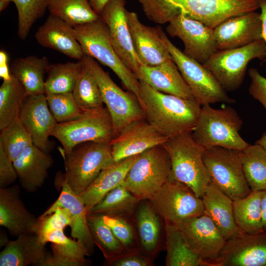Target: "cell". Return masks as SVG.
Wrapping results in <instances>:
<instances>
[{
    "mask_svg": "<svg viewBox=\"0 0 266 266\" xmlns=\"http://www.w3.org/2000/svg\"><path fill=\"white\" fill-rule=\"evenodd\" d=\"M19 119L31 134L33 144L50 153L54 144L49 138L57 122L49 108L45 95H28Z\"/></svg>",
    "mask_w": 266,
    "mask_h": 266,
    "instance_id": "obj_19",
    "label": "cell"
},
{
    "mask_svg": "<svg viewBox=\"0 0 266 266\" xmlns=\"http://www.w3.org/2000/svg\"><path fill=\"white\" fill-rule=\"evenodd\" d=\"M12 0H0V11H3L7 7Z\"/></svg>",
    "mask_w": 266,
    "mask_h": 266,
    "instance_id": "obj_55",
    "label": "cell"
},
{
    "mask_svg": "<svg viewBox=\"0 0 266 266\" xmlns=\"http://www.w3.org/2000/svg\"><path fill=\"white\" fill-rule=\"evenodd\" d=\"M12 74L7 65V56L5 52H0V77L3 80L11 78Z\"/></svg>",
    "mask_w": 266,
    "mask_h": 266,
    "instance_id": "obj_50",
    "label": "cell"
},
{
    "mask_svg": "<svg viewBox=\"0 0 266 266\" xmlns=\"http://www.w3.org/2000/svg\"><path fill=\"white\" fill-rule=\"evenodd\" d=\"M87 218L94 242L101 250L107 263L129 253L104 222L101 214L88 213Z\"/></svg>",
    "mask_w": 266,
    "mask_h": 266,
    "instance_id": "obj_38",
    "label": "cell"
},
{
    "mask_svg": "<svg viewBox=\"0 0 266 266\" xmlns=\"http://www.w3.org/2000/svg\"><path fill=\"white\" fill-rule=\"evenodd\" d=\"M47 58L31 55L13 60L11 73L24 86L28 95L45 94L44 74L50 66Z\"/></svg>",
    "mask_w": 266,
    "mask_h": 266,
    "instance_id": "obj_32",
    "label": "cell"
},
{
    "mask_svg": "<svg viewBox=\"0 0 266 266\" xmlns=\"http://www.w3.org/2000/svg\"><path fill=\"white\" fill-rule=\"evenodd\" d=\"M162 145L170 160L169 178L186 184L201 198L211 182L203 160L205 148L194 140L192 132L170 137Z\"/></svg>",
    "mask_w": 266,
    "mask_h": 266,
    "instance_id": "obj_2",
    "label": "cell"
},
{
    "mask_svg": "<svg viewBox=\"0 0 266 266\" xmlns=\"http://www.w3.org/2000/svg\"><path fill=\"white\" fill-rule=\"evenodd\" d=\"M93 10L98 15L110 0H88Z\"/></svg>",
    "mask_w": 266,
    "mask_h": 266,
    "instance_id": "obj_52",
    "label": "cell"
},
{
    "mask_svg": "<svg viewBox=\"0 0 266 266\" xmlns=\"http://www.w3.org/2000/svg\"><path fill=\"white\" fill-rule=\"evenodd\" d=\"M71 220L67 210L65 208L57 207L53 213L37 218L36 234L39 241L43 245L47 243L48 236L57 230H64L70 226Z\"/></svg>",
    "mask_w": 266,
    "mask_h": 266,
    "instance_id": "obj_46",
    "label": "cell"
},
{
    "mask_svg": "<svg viewBox=\"0 0 266 266\" xmlns=\"http://www.w3.org/2000/svg\"><path fill=\"white\" fill-rule=\"evenodd\" d=\"M59 151L64 161L63 178L77 196L114 162L110 143L88 141L76 145L66 153Z\"/></svg>",
    "mask_w": 266,
    "mask_h": 266,
    "instance_id": "obj_6",
    "label": "cell"
},
{
    "mask_svg": "<svg viewBox=\"0 0 266 266\" xmlns=\"http://www.w3.org/2000/svg\"><path fill=\"white\" fill-rule=\"evenodd\" d=\"M83 66L82 60L50 64L45 81V95L72 93Z\"/></svg>",
    "mask_w": 266,
    "mask_h": 266,
    "instance_id": "obj_40",
    "label": "cell"
},
{
    "mask_svg": "<svg viewBox=\"0 0 266 266\" xmlns=\"http://www.w3.org/2000/svg\"><path fill=\"white\" fill-rule=\"evenodd\" d=\"M33 144L32 136L19 117L0 131V145L13 162L28 147Z\"/></svg>",
    "mask_w": 266,
    "mask_h": 266,
    "instance_id": "obj_42",
    "label": "cell"
},
{
    "mask_svg": "<svg viewBox=\"0 0 266 266\" xmlns=\"http://www.w3.org/2000/svg\"><path fill=\"white\" fill-rule=\"evenodd\" d=\"M139 82V101L149 123L168 138L192 132L201 107L196 100L165 94Z\"/></svg>",
    "mask_w": 266,
    "mask_h": 266,
    "instance_id": "obj_1",
    "label": "cell"
},
{
    "mask_svg": "<svg viewBox=\"0 0 266 266\" xmlns=\"http://www.w3.org/2000/svg\"><path fill=\"white\" fill-rule=\"evenodd\" d=\"M61 181L62 189L59 197L41 215L50 214L57 207L66 208L71 222L70 226L71 236L81 241L91 254L93 252L95 243L88 226L85 206L63 178Z\"/></svg>",
    "mask_w": 266,
    "mask_h": 266,
    "instance_id": "obj_27",
    "label": "cell"
},
{
    "mask_svg": "<svg viewBox=\"0 0 266 266\" xmlns=\"http://www.w3.org/2000/svg\"><path fill=\"white\" fill-rule=\"evenodd\" d=\"M166 266H210L188 243L181 231L165 221Z\"/></svg>",
    "mask_w": 266,
    "mask_h": 266,
    "instance_id": "obj_33",
    "label": "cell"
},
{
    "mask_svg": "<svg viewBox=\"0 0 266 266\" xmlns=\"http://www.w3.org/2000/svg\"><path fill=\"white\" fill-rule=\"evenodd\" d=\"M126 17L133 46L142 65L156 66L172 60L162 41L158 27L143 24L134 12L126 10Z\"/></svg>",
    "mask_w": 266,
    "mask_h": 266,
    "instance_id": "obj_21",
    "label": "cell"
},
{
    "mask_svg": "<svg viewBox=\"0 0 266 266\" xmlns=\"http://www.w3.org/2000/svg\"><path fill=\"white\" fill-rule=\"evenodd\" d=\"M140 201L122 182L108 193L87 214L133 217Z\"/></svg>",
    "mask_w": 266,
    "mask_h": 266,
    "instance_id": "obj_37",
    "label": "cell"
},
{
    "mask_svg": "<svg viewBox=\"0 0 266 266\" xmlns=\"http://www.w3.org/2000/svg\"><path fill=\"white\" fill-rule=\"evenodd\" d=\"M266 57V44L261 39L238 48L218 50L202 65L226 91H232L243 83L248 63Z\"/></svg>",
    "mask_w": 266,
    "mask_h": 266,
    "instance_id": "obj_11",
    "label": "cell"
},
{
    "mask_svg": "<svg viewBox=\"0 0 266 266\" xmlns=\"http://www.w3.org/2000/svg\"><path fill=\"white\" fill-rule=\"evenodd\" d=\"M53 163L50 153L33 144L13 162L21 187L29 193H34L42 186Z\"/></svg>",
    "mask_w": 266,
    "mask_h": 266,
    "instance_id": "obj_26",
    "label": "cell"
},
{
    "mask_svg": "<svg viewBox=\"0 0 266 266\" xmlns=\"http://www.w3.org/2000/svg\"><path fill=\"white\" fill-rule=\"evenodd\" d=\"M262 222L264 231H266V190L264 191L262 199Z\"/></svg>",
    "mask_w": 266,
    "mask_h": 266,
    "instance_id": "obj_53",
    "label": "cell"
},
{
    "mask_svg": "<svg viewBox=\"0 0 266 266\" xmlns=\"http://www.w3.org/2000/svg\"><path fill=\"white\" fill-rule=\"evenodd\" d=\"M136 76L159 92L196 100L173 59L156 66L141 65Z\"/></svg>",
    "mask_w": 266,
    "mask_h": 266,
    "instance_id": "obj_25",
    "label": "cell"
},
{
    "mask_svg": "<svg viewBox=\"0 0 266 266\" xmlns=\"http://www.w3.org/2000/svg\"><path fill=\"white\" fill-rule=\"evenodd\" d=\"M138 155L114 162L103 169L92 183L80 195L87 213L110 191L120 185Z\"/></svg>",
    "mask_w": 266,
    "mask_h": 266,
    "instance_id": "obj_30",
    "label": "cell"
},
{
    "mask_svg": "<svg viewBox=\"0 0 266 266\" xmlns=\"http://www.w3.org/2000/svg\"><path fill=\"white\" fill-rule=\"evenodd\" d=\"M35 38L42 46L56 50L67 57L82 60L84 54L73 27L50 14L36 31Z\"/></svg>",
    "mask_w": 266,
    "mask_h": 266,
    "instance_id": "obj_24",
    "label": "cell"
},
{
    "mask_svg": "<svg viewBox=\"0 0 266 266\" xmlns=\"http://www.w3.org/2000/svg\"><path fill=\"white\" fill-rule=\"evenodd\" d=\"M125 0H110L99 14L107 27L110 40L125 65L135 75L142 65L132 42L126 17Z\"/></svg>",
    "mask_w": 266,
    "mask_h": 266,
    "instance_id": "obj_15",
    "label": "cell"
},
{
    "mask_svg": "<svg viewBox=\"0 0 266 266\" xmlns=\"http://www.w3.org/2000/svg\"><path fill=\"white\" fill-rule=\"evenodd\" d=\"M47 242H51L52 253H49L43 266H82L85 257L90 255L80 241L67 237L64 230H57L49 234Z\"/></svg>",
    "mask_w": 266,
    "mask_h": 266,
    "instance_id": "obj_31",
    "label": "cell"
},
{
    "mask_svg": "<svg viewBox=\"0 0 266 266\" xmlns=\"http://www.w3.org/2000/svg\"><path fill=\"white\" fill-rule=\"evenodd\" d=\"M101 215L104 222L110 228L127 252L140 250L133 216Z\"/></svg>",
    "mask_w": 266,
    "mask_h": 266,
    "instance_id": "obj_44",
    "label": "cell"
},
{
    "mask_svg": "<svg viewBox=\"0 0 266 266\" xmlns=\"http://www.w3.org/2000/svg\"><path fill=\"white\" fill-rule=\"evenodd\" d=\"M20 193L17 185L0 188V225L13 236L36 231L37 218L26 208Z\"/></svg>",
    "mask_w": 266,
    "mask_h": 266,
    "instance_id": "obj_23",
    "label": "cell"
},
{
    "mask_svg": "<svg viewBox=\"0 0 266 266\" xmlns=\"http://www.w3.org/2000/svg\"><path fill=\"white\" fill-rule=\"evenodd\" d=\"M28 94L22 84L12 74L0 87V130L19 117Z\"/></svg>",
    "mask_w": 266,
    "mask_h": 266,
    "instance_id": "obj_35",
    "label": "cell"
},
{
    "mask_svg": "<svg viewBox=\"0 0 266 266\" xmlns=\"http://www.w3.org/2000/svg\"><path fill=\"white\" fill-rule=\"evenodd\" d=\"M18 178L16 170L1 145H0V188H5Z\"/></svg>",
    "mask_w": 266,
    "mask_h": 266,
    "instance_id": "obj_48",
    "label": "cell"
},
{
    "mask_svg": "<svg viewBox=\"0 0 266 266\" xmlns=\"http://www.w3.org/2000/svg\"><path fill=\"white\" fill-rule=\"evenodd\" d=\"M73 28L83 54L109 67L126 89L134 94L139 101V81L117 54L111 43L107 27L100 18Z\"/></svg>",
    "mask_w": 266,
    "mask_h": 266,
    "instance_id": "obj_5",
    "label": "cell"
},
{
    "mask_svg": "<svg viewBox=\"0 0 266 266\" xmlns=\"http://www.w3.org/2000/svg\"><path fill=\"white\" fill-rule=\"evenodd\" d=\"M201 200L204 214L212 220L227 240L243 233L235 222L233 200L211 182Z\"/></svg>",
    "mask_w": 266,
    "mask_h": 266,
    "instance_id": "obj_28",
    "label": "cell"
},
{
    "mask_svg": "<svg viewBox=\"0 0 266 266\" xmlns=\"http://www.w3.org/2000/svg\"><path fill=\"white\" fill-rule=\"evenodd\" d=\"M218 50L245 46L263 39L260 14L255 11L231 17L213 29Z\"/></svg>",
    "mask_w": 266,
    "mask_h": 266,
    "instance_id": "obj_20",
    "label": "cell"
},
{
    "mask_svg": "<svg viewBox=\"0 0 266 266\" xmlns=\"http://www.w3.org/2000/svg\"><path fill=\"white\" fill-rule=\"evenodd\" d=\"M213 266H266V231L227 240Z\"/></svg>",
    "mask_w": 266,
    "mask_h": 266,
    "instance_id": "obj_18",
    "label": "cell"
},
{
    "mask_svg": "<svg viewBox=\"0 0 266 266\" xmlns=\"http://www.w3.org/2000/svg\"><path fill=\"white\" fill-rule=\"evenodd\" d=\"M107 264L113 266H151L153 259L138 250L126 253Z\"/></svg>",
    "mask_w": 266,
    "mask_h": 266,
    "instance_id": "obj_49",
    "label": "cell"
},
{
    "mask_svg": "<svg viewBox=\"0 0 266 266\" xmlns=\"http://www.w3.org/2000/svg\"><path fill=\"white\" fill-rule=\"evenodd\" d=\"M203 160L211 182L233 200L245 197L252 192L244 175L239 150L220 146L205 148Z\"/></svg>",
    "mask_w": 266,
    "mask_h": 266,
    "instance_id": "obj_12",
    "label": "cell"
},
{
    "mask_svg": "<svg viewBox=\"0 0 266 266\" xmlns=\"http://www.w3.org/2000/svg\"><path fill=\"white\" fill-rule=\"evenodd\" d=\"M255 143L261 145L266 150V132H265L262 137L257 140Z\"/></svg>",
    "mask_w": 266,
    "mask_h": 266,
    "instance_id": "obj_54",
    "label": "cell"
},
{
    "mask_svg": "<svg viewBox=\"0 0 266 266\" xmlns=\"http://www.w3.org/2000/svg\"><path fill=\"white\" fill-rule=\"evenodd\" d=\"M49 0H12L18 13V35L25 39L33 25L44 14Z\"/></svg>",
    "mask_w": 266,
    "mask_h": 266,
    "instance_id": "obj_43",
    "label": "cell"
},
{
    "mask_svg": "<svg viewBox=\"0 0 266 266\" xmlns=\"http://www.w3.org/2000/svg\"><path fill=\"white\" fill-rule=\"evenodd\" d=\"M72 94L76 103L83 111L104 107L98 84L84 63Z\"/></svg>",
    "mask_w": 266,
    "mask_h": 266,
    "instance_id": "obj_41",
    "label": "cell"
},
{
    "mask_svg": "<svg viewBox=\"0 0 266 266\" xmlns=\"http://www.w3.org/2000/svg\"><path fill=\"white\" fill-rule=\"evenodd\" d=\"M133 218L139 243L140 251L153 259L165 243V221L149 200H141Z\"/></svg>",
    "mask_w": 266,
    "mask_h": 266,
    "instance_id": "obj_22",
    "label": "cell"
},
{
    "mask_svg": "<svg viewBox=\"0 0 266 266\" xmlns=\"http://www.w3.org/2000/svg\"><path fill=\"white\" fill-rule=\"evenodd\" d=\"M47 9L73 27L100 18L88 0H49Z\"/></svg>",
    "mask_w": 266,
    "mask_h": 266,
    "instance_id": "obj_39",
    "label": "cell"
},
{
    "mask_svg": "<svg viewBox=\"0 0 266 266\" xmlns=\"http://www.w3.org/2000/svg\"><path fill=\"white\" fill-rule=\"evenodd\" d=\"M242 124V119L233 108L215 109L210 104H204L201 105L192 135L204 148L220 146L240 151L249 145L239 134Z\"/></svg>",
    "mask_w": 266,
    "mask_h": 266,
    "instance_id": "obj_3",
    "label": "cell"
},
{
    "mask_svg": "<svg viewBox=\"0 0 266 266\" xmlns=\"http://www.w3.org/2000/svg\"><path fill=\"white\" fill-rule=\"evenodd\" d=\"M150 200L164 221L172 224L204 213L201 198L186 184L170 178Z\"/></svg>",
    "mask_w": 266,
    "mask_h": 266,
    "instance_id": "obj_13",
    "label": "cell"
},
{
    "mask_svg": "<svg viewBox=\"0 0 266 266\" xmlns=\"http://www.w3.org/2000/svg\"><path fill=\"white\" fill-rule=\"evenodd\" d=\"M264 191H252L247 196L233 200L235 222L245 233H257L263 231L262 199Z\"/></svg>",
    "mask_w": 266,
    "mask_h": 266,
    "instance_id": "obj_34",
    "label": "cell"
},
{
    "mask_svg": "<svg viewBox=\"0 0 266 266\" xmlns=\"http://www.w3.org/2000/svg\"><path fill=\"white\" fill-rule=\"evenodd\" d=\"M162 41L169 51L195 100L201 105L217 102L233 103L212 73L202 64L186 56L158 26Z\"/></svg>",
    "mask_w": 266,
    "mask_h": 266,
    "instance_id": "obj_9",
    "label": "cell"
},
{
    "mask_svg": "<svg viewBox=\"0 0 266 266\" xmlns=\"http://www.w3.org/2000/svg\"><path fill=\"white\" fill-rule=\"evenodd\" d=\"M248 74L251 79L249 93L263 105L266 111V77L253 67L249 69Z\"/></svg>",
    "mask_w": 266,
    "mask_h": 266,
    "instance_id": "obj_47",
    "label": "cell"
},
{
    "mask_svg": "<svg viewBox=\"0 0 266 266\" xmlns=\"http://www.w3.org/2000/svg\"><path fill=\"white\" fill-rule=\"evenodd\" d=\"M243 170L252 191L266 190V150L255 143L239 151Z\"/></svg>",
    "mask_w": 266,
    "mask_h": 266,
    "instance_id": "obj_36",
    "label": "cell"
},
{
    "mask_svg": "<svg viewBox=\"0 0 266 266\" xmlns=\"http://www.w3.org/2000/svg\"><path fill=\"white\" fill-rule=\"evenodd\" d=\"M173 224L181 231L200 257L213 266L227 239L212 220L204 213Z\"/></svg>",
    "mask_w": 266,
    "mask_h": 266,
    "instance_id": "obj_16",
    "label": "cell"
},
{
    "mask_svg": "<svg viewBox=\"0 0 266 266\" xmlns=\"http://www.w3.org/2000/svg\"><path fill=\"white\" fill-rule=\"evenodd\" d=\"M170 173L169 155L159 145L138 155L123 183L139 200H151L168 181Z\"/></svg>",
    "mask_w": 266,
    "mask_h": 266,
    "instance_id": "obj_7",
    "label": "cell"
},
{
    "mask_svg": "<svg viewBox=\"0 0 266 266\" xmlns=\"http://www.w3.org/2000/svg\"><path fill=\"white\" fill-rule=\"evenodd\" d=\"M49 108L57 123L75 120L83 111L76 103L72 93L45 95Z\"/></svg>",
    "mask_w": 266,
    "mask_h": 266,
    "instance_id": "obj_45",
    "label": "cell"
},
{
    "mask_svg": "<svg viewBox=\"0 0 266 266\" xmlns=\"http://www.w3.org/2000/svg\"><path fill=\"white\" fill-rule=\"evenodd\" d=\"M155 9L170 17L180 13L214 29L228 19L259 8L258 0H151Z\"/></svg>",
    "mask_w": 266,
    "mask_h": 266,
    "instance_id": "obj_4",
    "label": "cell"
},
{
    "mask_svg": "<svg viewBox=\"0 0 266 266\" xmlns=\"http://www.w3.org/2000/svg\"><path fill=\"white\" fill-rule=\"evenodd\" d=\"M59 140L66 153L76 145L94 141L110 143L115 136L110 115L105 107L84 111L78 119L57 123L51 134Z\"/></svg>",
    "mask_w": 266,
    "mask_h": 266,
    "instance_id": "obj_10",
    "label": "cell"
},
{
    "mask_svg": "<svg viewBox=\"0 0 266 266\" xmlns=\"http://www.w3.org/2000/svg\"><path fill=\"white\" fill-rule=\"evenodd\" d=\"M258 1L261 9L260 14L262 24L263 37L266 44V0H258ZM265 61L266 62V57Z\"/></svg>",
    "mask_w": 266,
    "mask_h": 266,
    "instance_id": "obj_51",
    "label": "cell"
},
{
    "mask_svg": "<svg viewBox=\"0 0 266 266\" xmlns=\"http://www.w3.org/2000/svg\"><path fill=\"white\" fill-rule=\"evenodd\" d=\"M82 60L98 84L115 136L130 123L145 118L143 108L134 94L121 89L94 58L84 55Z\"/></svg>",
    "mask_w": 266,
    "mask_h": 266,
    "instance_id": "obj_8",
    "label": "cell"
},
{
    "mask_svg": "<svg viewBox=\"0 0 266 266\" xmlns=\"http://www.w3.org/2000/svg\"><path fill=\"white\" fill-rule=\"evenodd\" d=\"M169 138L161 133L145 118L125 126L110 141L114 162L139 155Z\"/></svg>",
    "mask_w": 266,
    "mask_h": 266,
    "instance_id": "obj_17",
    "label": "cell"
},
{
    "mask_svg": "<svg viewBox=\"0 0 266 266\" xmlns=\"http://www.w3.org/2000/svg\"><path fill=\"white\" fill-rule=\"evenodd\" d=\"M168 34L177 37L184 44L183 53L201 64L217 49L213 29L183 13L174 17L166 28Z\"/></svg>",
    "mask_w": 266,
    "mask_h": 266,
    "instance_id": "obj_14",
    "label": "cell"
},
{
    "mask_svg": "<svg viewBox=\"0 0 266 266\" xmlns=\"http://www.w3.org/2000/svg\"><path fill=\"white\" fill-rule=\"evenodd\" d=\"M48 254L36 233H24L7 241L0 253V266H43Z\"/></svg>",
    "mask_w": 266,
    "mask_h": 266,
    "instance_id": "obj_29",
    "label": "cell"
}]
</instances>
